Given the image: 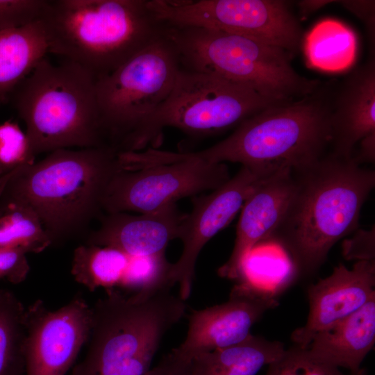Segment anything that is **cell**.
Masks as SVG:
<instances>
[{
    "label": "cell",
    "instance_id": "cell-34",
    "mask_svg": "<svg viewBox=\"0 0 375 375\" xmlns=\"http://www.w3.org/2000/svg\"><path fill=\"white\" fill-rule=\"evenodd\" d=\"M357 146H358V148L357 149L356 153L352 155V158L355 162L360 165L361 164L366 162L374 163L375 133H371L363 138L357 144L356 147Z\"/></svg>",
    "mask_w": 375,
    "mask_h": 375
},
{
    "label": "cell",
    "instance_id": "cell-3",
    "mask_svg": "<svg viewBox=\"0 0 375 375\" xmlns=\"http://www.w3.org/2000/svg\"><path fill=\"white\" fill-rule=\"evenodd\" d=\"M337 81L323 82L312 93L274 103L244 119L227 138L192 152L165 151L163 160L238 162L270 169L301 168L329 151L331 115Z\"/></svg>",
    "mask_w": 375,
    "mask_h": 375
},
{
    "label": "cell",
    "instance_id": "cell-19",
    "mask_svg": "<svg viewBox=\"0 0 375 375\" xmlns=\"http://www.w3.org/2000/svg\"><path fill=\"white\" fill-rule=\"evenodd\" d=\"M375 343V297L353 314L317 333L306 347L320 361L360 372Z\"/></svg>",
    "mask_w": 375,
    "mask_h": 375
},
{
    "label": "cell",
    "instance_id": "cell-13",
    "mask_svg": "<svg viewBox=\"0 0 375 375\" xmlns=\"http://www.w3.org/2000/svg\"><path fill=\"white\" fill-rule=\"evenodd\" d=\"M92 308L81 295L56 310L42 299L26 307V375H66L91 328Z\"/></svg>",
    "mask_w": 375,
    "mask_h": 375
},
{
    "label": "cell",
    "instance_id": "cell-25",
    "mask_svg": "<svg viewBox=\"0 0 375 375\" xmlns=\"http://www.w3.org/2000/svg\"><path fill=\"white\" fill-rule=\"evenodd\" d=\"M51 244L40 219L28 207L14 205L0 210V248L38 253Z\"/></svg>",
    "mask_w": 375,
    "mask_h": 375
},
{
    "label": "cell",
    "instance_id": "cell-15",
    "mask_svg": "<svg viewBox=\"0 0 375 375\" xmlns=\"http://www.w3.org/2000/svg\"><path fill=\"white\" fill-rule=\"evenodd\" d=\"M375 261H357L349 269L342 263L308 288L309 314L291 340L306 348L314 336L353 314L375 297Z\"/></svg>",
    "mask_w": 375,
    "mask_h": 375
},
{
    "label": "cell",
    "instance_id": "cell-11",
    "mask_svg": "<svg viewBox=\"0 0 375 375\" xmlns=\"http://www.w3.org/2000/svg\"><path fill=\"white\" fill-rule=\"evenodd\" d=\"M226 163L181 160L136 169L122 167L110 178L101 200L107 213H147L183 198L212 191L230 179Z\"/></svg>",
    "mask_w": 375,
    "mask_h": 375
},
{
    "label": "cell",
    "instance_id": "cell-18",
    "mask_svg": "<svg viewBox=\"0 0 375 375\" xmlns=\"http://www.w3.org/2000/svg\"><path fill=\"white\" fill-rule=\"evenodd\" d=\"M184 216L176 203L138 215L107 213L85 244L115 248L129 256L165 253L168 244L178 239Z\"/></svg>",
    "mask_w": 375,
    "mask_h": 375
},
{
    "label": "cell",
    "instance_id": "cell-23",
    "mask_svg": "<svg viewBox=\"0 0 375 375\" xmlns=\"http://www.w3.org/2000/svg\"><path fill=\"white\" fill-rule=\"evenodd\" d=\"M130 256L115 248L83 244L73 253L71 274L90 291L120 287Z\"/></svg>",
    "mask_w": 375,
    "mask_h": 375
},
{
    "label": "cell",
    "instance_id": "cell-6",
    "mask_svg": "<svg viewBox=\"0 0 375 375\" xmlns=\"http://www.w3.org/2000/svg\"><path fill=\"white\" fill-rule=\"evenodd\" d=\"M98 78L64 60H42L10 101L26 126L32 155L62 149L105 147L99 126Z\"/></svg>",
    "mask_w": 375,
    "mask_h": 375
},
{
    "label": "cell",
    "instance_id": "cell-16",
    "mask_svg": "<svg viewBox=\"0 0 375 375\" xmlns=\"http://www.w3.org/2000/svg\"><path fill=\"white\" fill-rule=\"evenodd\" d=\"M294 188L292 169L277 172L246 199L237 225L231 254L217 271L219 276L240 278L243 264L254 247L270 238L283 219Z\"/></svg>",
    "mask_w": 375,
    "mask_h": 375
},
{
    "label": "cell",
    "instance_id": "cell-32",
    "mask_svg": "<svg viewBox=\"0 0 375 375\" xmlns=\"http://www.w3.org/2000/svg\"><path fill=\"white\" fill-rule=\"evenodd\" d=\"M346 10L353 14L366 26L371 49H374L375 33V1L368 0L338 1Z\"/></svg>",
    "mask_w": 375,
    "mask_h": 375
},
{
    "label": "cell",
    "instance_id": "cell-12",
    "mask_svg": "<svg viewBox=\"0 0 375 375\" xmlns=\"http://www.w3.org/2000/svg\"><path fill=\"white\" fill-rule=\"evenodd\" d=\"M279 170L241 166L219 188L192 197V208L185 215L179 229L182 253L172 263L169 274L172 283L178 285V295L183 300L191 294L196 262L203 247L230 224L249 196Z\"/></svg>",
    "mask_w": 375,
    "mask_h": 375
},
{
    "label": "cell",
    "instance_id": "cell-21",
    "mask_svg": "<svg viewBox=\"0 0 375 375\" xmlns=\"http://www.w3.org/2000/svg\"><path fill=\"white\" fill-rule=\"evenodd\" d=\"M284 350L281 342L251 334L234 345L195 356L190 360L191 372L192 375H256Z\"/></svg>",
    "mask_w": 375,
    "mask_h": 375
},
{
    "label": "cell",
    "instance_id": "cell-35",
    "mask_svg": "<svg viewBox=\"0 0 375 375\" xmlns=\"http://www.w3.org/2000/svg\"><path fill=\"white\" fill-rule=\"evenodd\" d=\"M337 1L333 0H302L299 1L297 6L301 19H306L310 14L324 8L326 5L335 3Z\"/></svg>",
    "mask_w": 375,
    "mask_h": 375
},
{
    "label": "cell",
    "instance_id": "cell-17",
    "mask_svg": "<svg viewBox=\"0 0 375 375\" xmlns=\"http://www.w3.org/2000/svg\"><path fill=\"white\" fill-rule=\"evenodd\" d=\"M375 133V60L363 65L336 84L331 115L329 151L351 158L357 144Z\"/></svg>",
    "mask_w": 375,
    "mask_h": 375
},
{
    "label": "cell",
    "instance_id": "cell-4",
    "mask_svg": "<svg viewBox=\"0 0 375 375\" xmlns=\"http://www.w3.org/2000/svg\"><path fill=\"white\" fill-rule=\"evenodd\" d=\"M147 0H47L49 53L106 76L163 34Z\"/></svg>",
    "mask_w": 375,
    "mask_h": 375
},
{
    "label": "cell",
    "instance_id": "cell-14",
    "mask_svg": "<svg viewBox=\"0 0 375 375\" xmlns=\"http://www.w3.org/2000/svg\"><path fill=\"white\" fill-rule=\"evenodd\" d=\"M278 305L270 291L240 281L227 301L190 311L185 338L172 350L191 360L198 354L241 342L262 315Z\"/></svg>",
    "mask_w": 375,
    "mask_h": 375
},
{
    "label": "cell",
    "instance_id": "cell-33",
    "mask_svg": "<svg viewBox=\"0 0 375 375\" xmlns=\"http://www.w3.org/2000/svg\"><path fill=\"white\" fill-rule=\"evenodd\" d=\"M144 375H192L190 360L172 350Z\"/></svg>",
    "mask_w": 375,
    "mask_h": 375
},
{
    "label": "cell",
    "instance_id": "cell-7",
    "mask_svg": "<svg viewBox=\"0 0 375 375\" xmlns=\"http://www.w3.org/2000/svg\"><path fill=\"white\" fill-rule=\"evenodd\" d=\"M165 33L181 68L222 76L274 103L301 99L322 83L299 74L292 65L293 54L258 40L197 27L165 26Z\"/></svg>",
    "mask_w": 375,
    "mask_h": 375
},
{
    "label": "cell",
    "instance_id": "cell-26",
    "mask_svg": "<svg viewBox=\"0 0 375 375\" xmlns=\"http://www.w3.org/2000/svg\"><path fill=\"white\" fill-rule=\"evenodd\" d=\"M172 263L165 253L144 256H130V260L119 288L133 291H153L172 288L169 278Z\"/></svg>",
    "mask_w": 375,
    "mask_h": 375
},
{
    "label": "cell",
    "instance_id": "cell-2",
    "mask_svg": "<svg viewBox=\"0 0 375 375\" xmlns=\"http://www.w3.org/2000/svg\"><path fill=\"white\" fill-rule=\"evenodd\" d=\"M119 153L108 147L53 151L42 160L0 176V210L31 208L52 244L78 233L98 210L104 190L122 168Z\"/></svg>",
    "mask_w": 375,
    "mask_h": 375
},
{
    "label": "cell",
    "instance_id": "cell-8",
    "mask_svg": "<svg viewBox=\"0 0 375 375\" xmlns=\"http://www.w3.org/2000/svg\"><path fill=\"white\" fill-rule=\"evenodd\" d=\"M181 68L178 51L165 30L115 70L98 78L103 146L118 152L131 150L138 131L169 96Z\"/></svg>",
    "mask_w": 375,
    "mask_h": 375
},
{
    "label": "cell",
    "instance_id": "cell-30",
    "mask_svg": "<svg viewBox=\"0 0 375 375\" xmlns=\"http://www.w3.org/2000/svg\"><path fill=\"white\" fill-rule=\"evenodd\" d=\"M342 253L347 260L375 261V226L357 229L342 243Z\"/></svg>",
    "mask_w": 375,
    "mask_h": 375
},
{
    "label": "cell",
    "instance_id": "cell-1",
    "mask_svg": "<svg viewBox=\"0 0 375 375\" xmlns=\"http://www.w3.org/2000/svg\"><path fill=\"white\" fill-rule=\"evenodd\" d=\"M294 188L270 238L305 274L316 272L331 248L358 228L360 211L375 186V171L328 152L292 169Z\"/></svg>",
    "mask_w": 375,
    "mask_h": 375
},
{
    "label": "cell",
    "instance_id": "cell-24",
    "mask_svg": "<svg viewBox=\"0 0 375 375\" xmlns=\"http://www.w3.org/2000/svg\"><path fill=\"white\" fill-rule=\"evenodd\" d=\"M25 310L12 291L0 289V375H26Z\"/></svg>",
    "mask_w": 375,
    "mask_h": 375
},
{
    "label": "cell",
    "instance_id": "cell-22",
    "mask_svg": "<svg viewBox=\"0 0 375 375\" xmlns=\"http://www.w3.org/2000/svg\"><path fill=\"white\" fill-rule=\"evenodd\" d=\"M302 46L309 67L323 72H343L356 60V33L335 19H324L317 23L303 38Z\"/></svg>",
    "mask_w": 375,
    "mask_h": 375
},
{
    "label": "cell",
    "instance_id": "cell-10",
    "mask_svg": "<svg viewBox=\"0 0 375 375\" xmlns=\"http://www.w3.org/2000/svg\"><path fill=\"white\" fill-rule=\"evenodd\" d=\"M291 5L284 0H147L156 19L165 26L242 35L294 56L303 36Z\"/></svg>",
    "mask_w": 375,
    "mask_h": 375
},
{
    "label": "cell",
    "instance_id": "cell-31",
    "mask_svg": "<svg viewBox=\"0 0 375 375\" xmlns=\"http://www.w3.org/2000/svg\"><path fill=\"white\" fill-rule=\"evenodd\" d=\"M26 255L21 250L0 248V279L12 284L24 281L30 271Z\"/></svg>",
    "mask_w": 375,
    "mask_h": 375
},
{
    "label": "cell",
    "instance_id": "cell-5",
    "mask_svg": "<svg viewBox=\"0 0 375 375\" xmlns=\"http://www.w3.org/2000/svg\"><path fill=\"white\" fill-rule=\"evenodd\" d=\"M172 288L130 295L106 290L91 306L88 350L70 375H144L164 335L186 312Z\"/></svg>",
    "mask_w": 375,
    "mask_h": 375
},
{
    "label": "cell",
    "instance_id": "cell-29",
    "mask_svg": "<svg viewBox=\"0 0 375 375\" xmlns=\"http://www.w3.org/2000/svg\"><path fill=\"white\" fill-rule=\"evenodd\" d=\"M47 0H0V31L40 20Z\"/></svg>",
    "mask_w": 375,
    "mask_h": 375
},
{
    "label": "cell",
    "instance_id": "cell-20",
    "mask_svg": "<svg viewBox=\"0 0 375 375\" xmlns=\"http://www.w3.org/2000/svg\"><path fill=\"white\" fill-rule=\"evenodd\" d=\"M47 53L48 44L40 20L0 31V107L10 101L17 87Z\"/></svg>",
    "mask_w": 375,
    "mask_h": 375
},
{
    "label": "cell",
    "instance_id": "cell-9",
    "mask_svg": "<svg viewBox=\"0 0 375 375\" xmlns=\"http://www.w3.org/2000/svg\"><path fill=\"white\" fill-rule=\"evenodd\" d=\"M272 104L243 85L181 68L169 96L138 131L130 151L155 148L167 127L192 135L216 134Z\"/></svg>",
    "mask_w": 375,
    "mask_h": 375
},
{
    "label": "cell",
    "instance_id": "cell-28",
    "mask_svg": "<svg viewBox=\"0 0 375 375\" xmlns=\"http://www.w3.org/2000/svg\"><path fill=\"white\" fill-rule=\"evenodd\" d=\"M34 162L26 133L10 121L0 124V176Z\"/></svg>",
    "mask_w": 375,
    "mask_h": 375
},
{
    "label": "cell",
    "instance_id": "cell-27",
    "mask_svg": "<svg viewBox=\"0 0 375 375\" xmlns=\"http://www.w3.org/2000/svg\"><path fill=\"white\" fill-rule=\"evenodd\" d=\"M265 375H366L364 369L356 373L344 374L338 367L319 360L307 348L296 345L285 349L268 365Z\"/></svg>",
    "mask_w": 375,
    "mask_h": 375
}]
</instances>
